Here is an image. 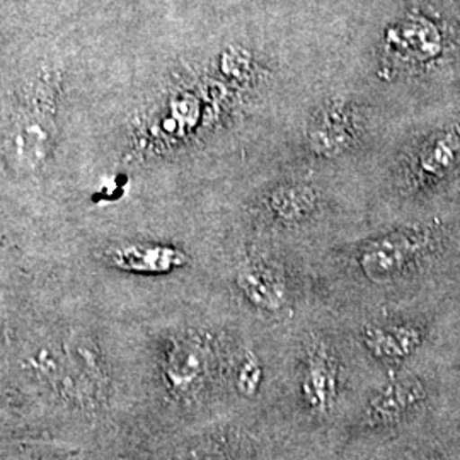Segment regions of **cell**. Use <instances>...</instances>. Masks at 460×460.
<instances>
[{"mask_svg": "<svg viewBox=\"0 0 460 460\" xmlns=\"http://www.w3.org/2000/svg\"><path fill=\"white\" fill-rule=\"evenodd\" d=\"M340 374L341 365L334 349L324 341H314L307 348L300 380L302 397L314 414L326 416L334 410L340 395Z\"/></svg>", "mask_w": 460, "mask_h": 460, "instance_id": "3957f363", "label": "cell"}, {"mask_svg": "<svg viewBox=\"0 0 460 460\" xmlns=\"http://www.w3.org/2000/svg\"><path fill=\"white\" fill-rule=\"evenodd\" d=\"M5 345H7V326H5V323H4V319L0 315V355L4 353Z\"/></svg>", "mask_w": 460, "mask_h": 460, "instance_id": "9a60e30c", "label": "cell"}, {"mask_svg": "<svg viewBox=\"0 0 460 460\" xmlns=\"http://www.w3.org/2000/svg\"><path fill=\"white\" fill-rule=\"evenodd\" d=\"M427 397L425 382L414 374H394L372 395L365 420L374 428L395 427L416 411Z\"/></svg>", "mask_w": 460, "mask_h": 460, "instance_id": "277c9868", "label": "cell"}, {"mask_svg": "<svg viewBox=\"0 0 460 460\" xmlns=\"http://www.w3.org/2000/svg\"><path fill=\"white\" fill-rule=\"evenodd\" d=\"M235 283L247 302L260 311L279 313L288 298L287 281L277 264L249 260L237 271Z\"/></svg>", "mask_w": 460, "mask_h": 460, "instance_id": "5b68a950", "label": "cell"}, {"mask_svg": "<svg viewBox=\"0 0 460 460\" xmlns=\"http://www.w3.org/2000/svg\"><path fill=\"white\" fill-rule=\"evenodd\" d=\"M355 137L353 116L341 102H331L314 118L309 128V147L315 154L332 157L351 146Z\"/></svg>", "mask_w": 460, "mask_h": 460, "instance_id": "9c48e42d", "label": "cell"}, {"mask_svg": "<svg viewBox=\"0 0 460 460\" xmlns=\"http://www.w3.org/2000/svg\"><path fill=\"white\" fill-rule=\"evenodd\" d=\"M237 389L243 395L252 397L258 394L261 384H263V365L252 355L247 353L246 358L241 363L235 378Z\"/></svg>", "mask_w": 460, "mask_h": 460, "instance_id": "4fadbf2b", "label": "cell"}, {"mask_svg": "<svg viewBox=\"0 0 460 460\" xmlns=\"http://www.w3.org/2000/svg\"><path fill=\"white\" fill-rule=\"evenodd\" d=\"M106 258L119 270L144 275H164L188 263V256L180 249L150 243L111 247L106 251Z\"/></svg>", "mask_w": 460, "mask_h": 460, "instance_id": "ba28073f", "label": "cell"}, {"mask_svg": "<svg viewBox=\"0 0 460 460\" xmlns=\"http://www.w3.org/2000/svg\"><path fill=\"white\" fill-rule=\"evenodd\" d=\"M163 374L172 394L195 393L207 374V349L193 338H174L165 351Z\"/></svg>", "mask_w": 460, "mask_h": 460, "instance_id": "8992f818", "label": "cell"}, {"mask_svg": "<svg viewBox=\"0 0 460 460\" xmlns=\"http://www.w3.org/2000/svg\"><path fill=\"white\" fill-rule=\"evenodd\" d=\"M11 75L0 96V171L21 184L43 174L57 147L62 74L41 60Z\"/></svg>", "mask_w": 460, "mask_h": 460, "instance_id": "6da1fadb", "label": "cell"}, {"mask_svg": "<svg viewBox=\"0 0 460 460\" xmlns=\"http://www.w3.org/2000/svg\"><path fill=\"white\" fill-rule=\"evenodd\" d=\"M362 340L368 353L378 362L401 365L423 345L425 332L412 323H385L365 328Z\"/></svg>", "mask_w": 460, "mask_h": 460, "instance_id": "52a82bcc", "label": "cell"}, {"mask_svg": "<svg viewBox=\"0 0 460 460\" xmlns=\"http://www.w3.org/2000/svg\"><path fill=\"white\" fill-rule=\"evenodd\" d=\"M30 367L33 368L36 377L47 380L58 389L62 378L66 376V355H64V351L60 353L51 348H43L31 357Z\"/></svg>", "mask_w": 460, "mask_h": 460, "instance_id": "7c38bea8", "label": "cell"}, {"mask_svg": "<svg viewBox=\"0 0 460 460\" xmlns=\"http://www.w3.org/2000/svg\"><path fill=\"white\" fill-rule=\"evenodd\" d=\"M180 460H229V456L222 450H212V448H203V450H193L186 454Z\"/></svg>", "mask_w": 460, "mask_h": 460, "instance_id": "5bb4252c", "label": "cell"}, {"mask_svg": "<svg viewBox=\"0 0 460 460\" xmlns=\"http://www.w3.org/2000/svg\"><path fill=\"white\" fill-rule=\"evenodd\" d=\"M431 247L433 235L428 229L395 230L363 246L358 264L368 279H395L420 263Z\"/></svg>", "mask_w": 460, "mask_h": 460, "instance_id": "7a4b0ae2", "label": "cell"}, {"mask_svg": "<svg viewBox=\"0 0 460 460\" xmlns=\"http://www.w3.org/2000/svg\"><path fill=\"white\" fill-rule=\"evenodd\" d=\"M460 155V128H452L435 138L423 152V159L418 163L423 176H438L457 163Z\"/></svg>", "mask_w": 460, "mask_h": 460, "instance_id": "30bf717a", "label": "cell"}, {"mask_svg": "<svg viewBox=\"0 0 460 460\" xmlns=\"http://www.w3.org/2000/svg\"><path fill=\"white\" fill-rule=\"evenodd\" d=\"M315 205V193L313 188L294 184L283 186L271 197V210L281 220H298L307 214Z\"/></svg>", "mask_w": 460, "mask_h": 460, "instance_id": "8fae6325", "label": "cell"}]
</instances>
